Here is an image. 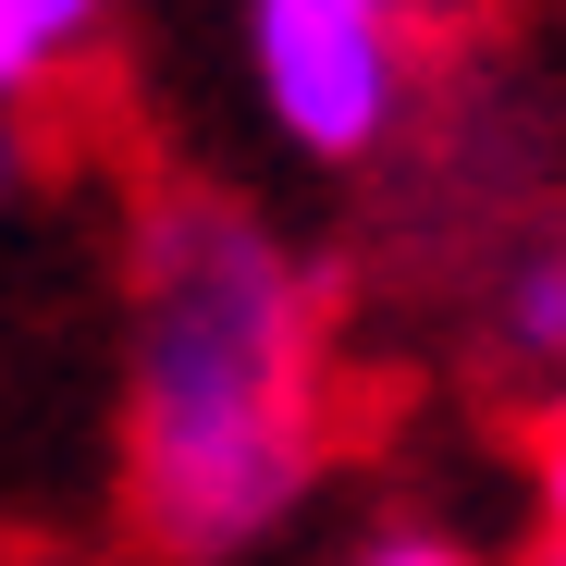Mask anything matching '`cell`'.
Segmentation results:
<instances>
[{
	"instance_id": "obj_1",
	"label": "cell",
	"mask_w": 566,
	"mask_h": 566,
	"mask_svg": "<svg viewBox=\"0 0 566 566\" xmlns=\"http://www.w3.org/2000/svg\"><path fill=\"white\" fill-rule=\"evenodd\" d=\"M124 357V493L160 554L210 566L296 517L321 468V296L247 198H148Z\"/></svg>"
},
{
	"instance_id": "obj_2",
	"label": "cell",
	"mask_w": 566,
	"mask_h": 566,
	"mask_svg": "<svg viewBox=\"0 0 566 566\" xmlns=\"http://www.w3.org/2000/svg\"><path fill=\"white\" fill-rule=\"evenodd\" d=\"M247 74L283 148L369 160L407 99V13L395 0H247Z\"/></svg>"
},
{
	"instance_id": "obj_4",
	"label": "cell",
	"mask_w": 566,
	"mask_h": 566,
	"mask_svg": "<svg viewBox=\"0 0 566 566\" xmlns=\"http://www.w3.org/2000/svg\"><path fill=\"white\" fill-rule=\"evenodd\" d=\"M0 13H13V25H25V38L62 62V50H86V38L112 25V0H0Z\"/></svg>"
},
{
	"instance_id": "obj_7",
	"label": "cell",
	"mask_w": 566,
	"mask_h": 566,
	"mask_svg": "<svg viewBox=\"0 0 566 566\" xmlns=\"http://www.w3.org/2000/svg\"><path fill=\"white\" fill-rule=\"evenodd\" d=\"M542 505H554V530H566V419L542 431Z\"/></svg>"
},
{
	"instance_id": "obj_9",
	"label": "cell",
	"mask_w": 566,
	"mask_h": 566,
	"mask_svg": "<svg viewBox=\"0 0 566 566\" xmlns=\"http://www.w3.org/2000/svg\"><path fill=\"white\" fill-rule=\"evenodd\" d=\"M542 566H566V530H554V542H542Z\"/></svg>"
},
{
	"instance_id": "obj_8",
	"label": "cell",
	"mask_w": 566,
	"mask_h": 566,
	"mask_svg": "<svg viewBox=\"0 0 566 566\" xmlns=\"http://www.w3.org/2000/svg\"><path fill=\"white\" fill-rule=\"evenodd\" d=\"M25 160H38V148H25V112H0V198L25 185Z\"/></svg>"
},
{
	"instance_id": "obj_3",
	"label": "cell",
	"mask_w": 566,
	"mask_h": 566,
	"mask_svg": "<svg viewBox=\"0 0 566 566\" xmlns=\"http://www.w3.org/2000/svg\"><path fill=\"white\" fill-rule=\"evenodd\" d=\"M505 333H517V357H566V259L517 271V296H505Z\"/></svg>"
},
{
	"instance_id": "obj_6",
	"label": "cell",
	"mask_w": 566,
	"mask_h": 566,
	"mask_svg": "<svg viewBox=\"0 0 566 566\" xmlns=\"http://www.w3.org/2000/svg\"><path fill=\"white\" fill-rule=\"evenodd\" d=\"M357 566H468V554H455V542H431V530H382Z\"/></svg>"
},
{
	"instance_id": "obj_5",
	"label": "cell",
	"mask_w": 566,
	"mask_h": 566,
	"mask_svg": "<svg viewBox=\"0 0 566 566\" xmlns=\"http://www.w3.org/2000/svg\"><path fill=\"white\" fill-rule=\"evenodd\" d=\"M38 86H50V50H38V38H25L13 13H0V112H25Z\"/></svg>"
}]
</instances>
